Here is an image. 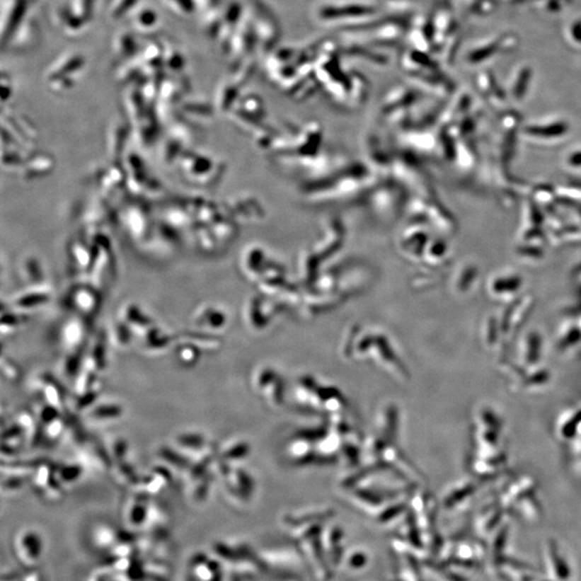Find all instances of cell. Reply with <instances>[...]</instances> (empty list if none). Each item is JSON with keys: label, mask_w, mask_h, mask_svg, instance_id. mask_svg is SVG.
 <instances>
[{"label": "cell", "mask_w": 581, "mask_h": 581, "mask_svg": "<svg viewBox=\"0 0 581 581\" xmlns=\"http://www.w3.org/2000/svg\"><path fill=\"white\" fill-rule=\"evenodd\" d=\"M120 413H122V410L119 407H103V408L97 409L94 415H96L97 418H115L122 415Z\"/></svg>", "instance_id": "11"}, {"label": "cell", "mask_w": 581, "mask_h": 581, "mask_svg": "<svg viewBox=\"0 0 581 581\" xmlns=\"http://www.w3.org/2000/svg\"><path fill=\"white\" fill-rule=\"evenodd\" d=\"M96 3L97 0H71L69 7L76 16L90 23L94 16Z\"/></svg>", "instance_id": "10"}, {"label": "cell", "mask_w": 581, "mask_h": 581, "mask_svg": "<svg viewBox=\"0 0 581 581\" xmlns=\"http://www.w3.org/2000/svg\"><path fill=\"white\" fill-rule=\"evenodd\" d=\"M165 7L180 18L192 16L196 10L193 0H162Z\"/></svg>", "instance_id": "9"}, {"label": "cell", "mask_w": 581, "mask_h": 581, "mask_svg": "<svg viewBox=\"0 0 581 581\" xmlns=\"http://www.w3.org/2000/svg\"><path fill=\"white\" fill-rule=\"evenodd\" d=\"M139 6V0H110L108 7L109 18L113 21L130 16Z\"/></svg>", "instance_id": "7"}, {"label": "cell", "mask_w": 581, "mask_h": 581, "mask_svg": "<svg viewBox=\"0 0 581 581\" xmlns=\"http://www.w3.org/2000/svg\"><path fill=\"white\" fill-rule=\"evenodd\" d=\"M196 9L204 10L205 12L209 10L216 9L218 7L219 0H193Z\"/></svg>", "instance_id": "12"}, {"label": "cell", "mask_w": 581, "mask_h": 581, "mask_svg": "<svg viewBox=\"0 0 581 581\" xmlns=\"http://www.w3.org/2000/svg\"><path fill=\"white\" fill-rule=\"evenodd\" d=\"M38 24L35 18H30L28 14L7 45L12 51H26L34 47L38 42Z\"/></svg>", "instance_id": "3"}, {"label": "cell", "mask_w": 581, "mask_h": 581, "mask_svg": "<svg viewBox=\"0 0 581 581\" xmlns=\"http://www.w3.org/2000/svg\"><path fill=\"white\" fill-rule=\"evenodd\" d=\"M55 23L68 36H79L84 34L90 23L76 16L69 5L59 6L54 12Z\"/></svg>", "instance_id": "4"}, {"label": "cell", "mask_w": 581, "mask_h": 581, "mask_svg": "<svg viewBox=\"0 0 581 581\" xmlns=\"http://www.w3.org/2000/svg\"><path fill=\"white\" fill-rule=\"evenodd\" d=\"M28 0H4L1 9V43L6 47L28 16Z\"/></svg>", "instance_id": "1"}, {"label": "cell", "mask_w": 581, "mask_h": 581, "mask_svg": "<svg viewBox=\"0 0 581 581\" xmlns=\"http://www.w3.org/2000/svg\"><path fill=\"white\" fill-rule=\"evenodd\" d=\"M86 66V57L78 52H68L57 57L45 72L47 82L63 78H74Z\"/></svg>", "instance_id": "2"}, {"label": "cell", "mask_w": 581, "mask_h": 581, "mask_svg": "<svg viewBox=\"0 0 581 581\" xmlns=\"http://www.w3.org/2000/svg\"><path fill=\"white\" fill-rule=\"evenodd\" d=\"M130 24L138 34H152L159 28V14L150 6H138L128 16Z\"/></svg>", "instance_id": "5"}, {"label": "cell", "mask_w": 581, "mask_h": 581, "mask_svg": "<svg viewBox=\"0 0 581 581\" xmlns=\"http://www.w3.org/2000/svg\"><path fill=\"white\" fill-rule=\"evenodd\" d=\"M81 475V471L78 467L69 466L64 469L63 473H61L62 478L65 481H74V479L79 478Z\"/></svg>", "instance_id": "13"}, {"label": "cell", "mask_w": 581, "mask_h": 581, "mask_svg": "<svg viewBox=\"0 0 581 581\" xmlns=\"http://www.w3.org/2000/svg\"><path fill=\"white\" fill-rule=\"evenodd\" d=\"M163 45H164L165 69L175 72V74H179L184 69V66H185V59H184L183 54L179 50L176 49L173 45H167L164 42H163Z\"/></svg>", "instance_id": "8"}, {"label": "cell", "mask_w": 581, "mask_h": 581, "mask_svg": "<svg viewBox=\"0 0 581 581\" xmlns=\"http://www.w3.org/2000/svg\"><path fill=\"white\" fill-rule=\"evenodd\" d=\"M113 49L121 63L137 57L140 51L135 35L128 30H120L115 35Z\"/></svg>", "instance_id": "6"}]
</instances>
